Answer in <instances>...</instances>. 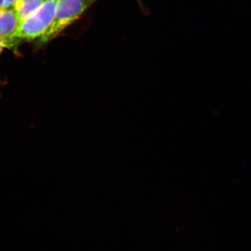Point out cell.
Returning a JSON list of instances; mask_svg holds the SVG:
<instances>
[{
    "instance_id": "6da1fadb",
    "label": "cell",
    "mask_w": 251,
    "mask_h": 251,
    "mask_svg": "<svg viewBox=\"0 0 251 251\" xmlns=\"http://www.w3.org/2000/svg\"><path fill=\"white\" fill-rule=\"evenodd\" d=\"M58 0H47L36 11L24 20L15 36L16 45L21 40H31L42 36L52 23Z\"/></svg>"
},
{
    "instance_id": "7a4b0ae2",
    "label": "cell",
    "mask_w": 251,
    "mask_h": 251,
    "mask_svg": "<svg viewBox=\"0 0 251 251\" xmlns=\"http://www.w3.org/2000/svg\"><path fill=\"white\" fill-rule=\"evenodd\" d=\"M96 0H58L54 20L41 37V44L54 39L62 30L81 17Z\"/></svg>"
},
{
    "instance_id": "3957f363",
    "label": "cell",
    "mask_w": 251,
    "mask_h": 251,
    "mask_svg": "<svg viewBox=\"0 0 251 251\" xmlns=\"http://www.w3.org/2000/svg\"><path fill=\"white\" fill-rule=\"evenodd\" d=\"M21 20L14 8L0 9V36L5 47H14L15 36L20 27Z\"/></svg>"
},
{
    "instance_id": "277c9868",
    "label": "cell",
    "mask_w": 251,
    "mask_h": 251,
    "mask_svg": "<svg viewBox=\"0 0 251 251\" xmlns=\"http://www.w3.org/2000/svg\"><path fill=\"white\" fill-rule=\"evenodd\" d=\"M47 0H17L14 8L21 21L38 9Z\"/></svg>"
},
{
    "instance_id": "5b68a950",
    "label": "cell",
    "mask_w": 251,
    "mask_h": 251,
    "mask_svg": "<svg viewBox=\"0 0 251 251\" xmlns=\"http://www.w3.org/2000/svg\"><path fill=\"white\" fill-rule=\"evenodd\" d=\"M17 0H5V7H9L12 5H14Z\"/></svg>"
},
{
    "instance_id": "8992f818",
    "label": "cell",
    "mask_w": 251,
    "mask_h": 251,
    "mask_svg": "<svg viewBox=\"0 0 251 251\" xmlns=\"http://www.w3.org/2000/svg\"><path fill=\"white\" fill-rule=\"evenodd\" d=\"M4 47H5L4 41H3L1 36H0V54H1L2 49L4 48ZM0 86H1V84H0Z\"/></svg>"
},
{
    "instance_id": "52a82bcc",
    "label": "cell",
    "mask_w": 251,
    "mask_h": 251,
    "mask_svg": "<svg viewBox=\"0 0 251 251\" xmlns=\"http://www.w3.org/2000/svg\"><path fill=\"white\" fill-rule=\"evenodd\" d=\"M5 7V0H0V9Z\"/></svg>"
}]
</instances>
